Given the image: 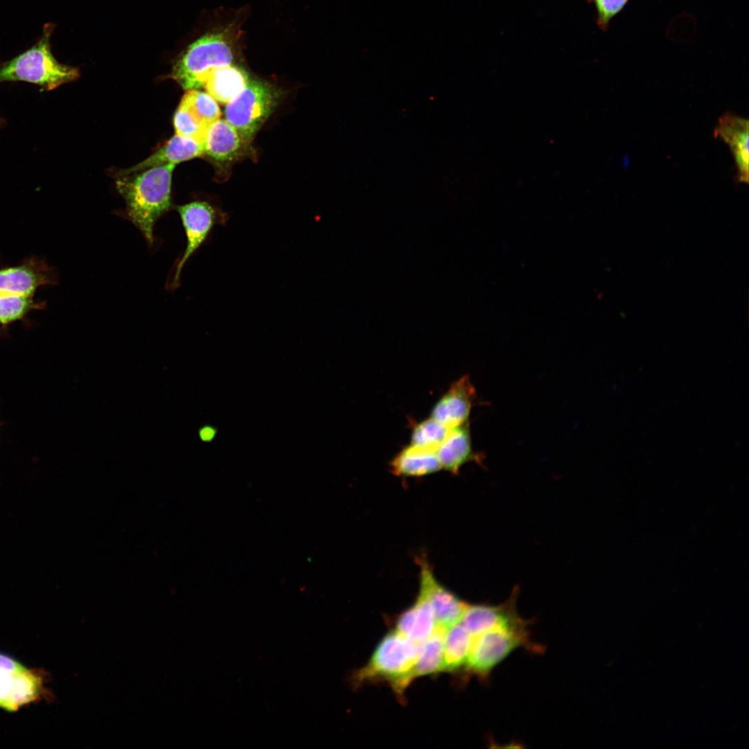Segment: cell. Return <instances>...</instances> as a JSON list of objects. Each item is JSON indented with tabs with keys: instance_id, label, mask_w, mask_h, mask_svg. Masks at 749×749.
<instances>
[{
	"instance_id": "obj_1",
	"label": "cell",
	"mask_w": 749,
	"mask_h": 749,
	"mask_svg": "<svg viewBox=\"0 0 749 749\" xmlns=\"http://www.w3.org/2000/svg\"><path fill=\"white\" fill-rule=\"evenodd\" d=\"M175 164L169 163L117 179V191L126 202L125 216L154 245V226L171 207V180Z\"/></svg>"
},
{
	"instance_id": "obj_2",
	"label": "cell",
	"mask_w": 749,
	"mask_h": 749,
	"mask_svg": "<svg viewBox=\"0 0 749 749\" xmlns=\"http://www.w3.org/2000/svg\"><path fill=\"white\" fill-rule=\"evenodd\" d=\"M53 28V24H46L41 35L31 48L1 64L0 83L24 81L49 91L78 77L76 68L62 64L54 58L50 43Z\"/></svg>"
},
{
	"instance_id": "obj_3",
	"label": "cell",
	"mask_w": 749,
	"mask_h": 749,
	"mask_svg": "<svg viewBox=\"0 0 749 749\" xmlns=\"http://www.w3.org/2000/svg\"><path fill=\"white\" fill-rule=\"evenodd\" d=\"M423 642H414L395 630L388 632L379 642L368 663L356 672L355 682L387 681L397 694L402 695L412 681L411 671Z\"/></svg>"
},
{
	"instance_id": "obj_4",
	"label": "cell",
	"mask_w": 749,
	"mask_h": 749,
	"mask_svg": "<svg viewBox=\"0 0 749 749\" xmlns=\"http://www.w3.org/2000/svg\"><path fill=\"white\" fill-rule=\"evenodd\" d=\"M227 33H210L195 41L173 67L172 78L187 90L198 89L212 69L232 64L234 52Z\"/></svg>"
},
{
	"instance_id": "obj_5",
	"label": "cell",
	"mask_w": 749,
	"mask_h": 749,
	"mask_svg": "<svg viewBox=\"0 0 749 749\" xmlns=\"http://www.w3.org/2000/svg\"><path fill=\"white\" fill-rule=\"evenodd\" d=\"M527 623L518 615L504 623L475 637L466 663L469 671L485 676L513 650L531 646Z\"/></svg>"
},
{
	"instance_id": "obj_6",
	"label": "cell",
	"mask_w": 749,
	"mask_h": 749,
	"mask_svg": "<svg viewBox=\"0 0 749 749\" xmlns=\"http://www.w3.org/2000/svg\"><path fill=\"white\" fill-rule=\"evenodd\" d=\"M279 90L261 80H249L225 109V119L248 141L253 138L277 107Z\"/></svg>"
},
{
	"instance_id": "obj_7",
	"label": "cell",
	"mask_w": 749,
	"mask_h": 749,
	"mask_svg": "<svg viewBox=\"0 0 749 749\" xmlns=\"http://www.w3.org/2000/svg\"><path fill=\"white\" fill-rule=\"evenodd\" d=\"M184 229L187 246L175 265L171 281L172 288L178 286L181 270L187 260L209 238L213 228L225 225L228 215L218 207L205 200H195L177 207Z\"/></svg>"
},
{
	"instance_id": "obj_8",
	"label": "cell",
	"mask_w": 749,
	"mask_h": 749,
	"mask_svg": "<svg viewBox=\"0 0 749 749\" xmlns=\"http://www.w3.org/2000/svg\"><path fill=\"white\" fill-rule=\"evenodd\" d=\"M56 269L43 257L30 256L17 266L0 268V295L34 296L36 291L58 283Z\"/></svg>"
},
{
	"instance_id": "obj_9",
	"label": "cell",
	"mask_w": 749,
	"mask_h": 749,
	"mask_svg": "<svg viewBox=\"0 0 749 749\" xmlns=\"http://www.w3.org/2000/svg\"><path fill=\"white\" fill-rule=\"evenodd\" d=\"M420 592L429 603L437 626L448 628L460 622L467 603L436 578L431 567L420 560Z\"/></svg>"
},
{
	"instance_id": "obj_10",
	"label": "cell",
	"mask_w": 749,
	"mask_h": 749,
	"mask_svg": "<svg viewBox=\"0 0 749 749\" xmlns=\"http://www.w3.org/2000/svg\"><path fill=\"white\" fill-rule=\"evenodd\" d=\"M476 398L475 389L467 375L454 381L433 407L430 417L448 428L468 422Z\"/></svg>"
},
{
	"instance_id": "obj_11",
	"label": "cell",
	"mask_w": 749,
	"mask_h": 749,
	"mask_svg": "<svg viewBox=\"0 0 749 749\" xmlns=\"http://www.w3.org/2000/svg\"><path fill=\"white\" fill-rule=\"evenodd\" d=\"M714 137L722 139L730 147L736 167L738 182H748V121L730 112L718 119Z\"/></svg>"
},
{
	"instance_id": "obj_12",
	"label": "cell",
	"mask_w": 749,
	"mask_h": 749,
	"mask_svg": "<svg viewBox=\"0 0 749 749\" xmlns=\"http://www.w3.org/2000/svg\"><path fill=\"white\" fill-rule=\"evenodd\" d=\"M518 589L515 587L510 598L499 605L467 604L460 623L472 637H475L517 617Z\"/></svg>"
},
{
	"instance_id": "obj_13",
	"label": "cell",
	"mask_w": 749,
	"mask_h": 749,
	"mask_svg": "<svg viewBox=\"0 0 749 749\" xmlns=\"http://www.w3.org/2000/svg\"><path fill=\"white\" fill-rule=\"evenodd\" d=\"M436 454L442 468L454 474H458L467 462L479 463L483 460L481 454L473 451L467 422L451 428Z\"/></svg>"
},
{
	"instance_id": "obj_14",
	"label": "cell",
	"mask_w": 749,
	"mask_h": 749,
	"mask_svg": "<svg viewBox=\"0 0 749 749\" xmlns=\"http://www.w3.org/2000/svg\"><path fill=\"white\" fill-rule=\"evenodd\" d=\"M204 144L196 139L175 134L161 148L137 164L120 172L119 175L141 171L165 164H175L202 155Z\"/></svg>"
},
{
	"instance_id": "obj_15",
	"label": "cell",
	"mask_w": 749,
	"mask_h": 749,
	"mask_svg": "<svg viewBox=\"0 0 749 749\" xmlns=\"http://www.w3.org/2000/svg\"><path fill=\"white\" fill-rule=\"evenodd\" d=\"M226 119L211 124L204 139L205 153L217 161H230L236 157L248 143Z\"/></svg>"
},
{
	"instance_id": "obj_16",
	"label": "cell",
	"mask_w": 749,
	"mask_h": 749,
	"mask_svg": "<svg viewBox=\"0 0 749 749\" xmlns=\"http://www.w3.org/2000/svg\"><path fill=\"white\" fill-rule=\"evenodd\" d=\"M436 626L429 603L419 594L415 603L397 617L395 630L414 642H423Z\"/></svg>"
},
{
	"instance_id": "obj_17",
	"label": "cell",
	"mask_w": 749,
	"mask_h": 749,
	"mask_svg": "<svg viewBox=\"0 0 749 749\" xmlns=\"http://www.w3.org/2000/svg\"><path fill=\"white\" fill-rule=\"evenodd\" d=\"M390 465L395 474L404 477L422 476L442 469L436 451L411 445L401 450Z\"/></svg>"
},
{
	"instance_id": "obj_18",
	"label": "cell",
	"mask_w": 749,
	"mask_h": 749,
	"mask_svg": "<svg viewBox=\"0 0 749 749\" xmlns=\"http://www.w3.org/2000/svg\"><path fill=\"white\" fill-rule=\"evenodd\" d=\"M249 80L242 68L231 64L212 69L203 87L216 101L227 104L245 88Z\"/></svg>"
},
{
	"instance_id": "obj_19",
	"label": "cell",
	"mask_w": 749,
	"mask_h": 749,
	"mask_svg": "<svg viewBox=\"0 0 749 749\" xmlns=\"http://www.w3.org/2000/svg\"><path fill=\"white\" fill-rule=\"evenodd\" d=\"M472 642L473 637L460 622L447 628L442 671H455L466 665Z\"/></svg>"
},
{
	"instance_id": "obj_20",
	"label": "cell",
	"mask_w": 749,
	"mask_h": 749,
	"mask_svg": "<svg viewBox=\"0 0 749 749\" xmlns=\"http://www.w3.org/2000/svg\"><path fill=\"white\" fill-rule=\"evenodd\" d=\"M445 631L446 628L436 626L431 635L423 642L411 671L412 680L417 677L442 671Z\"/></svg>"
},
{
	"instance_id": "obj_21",
	"label": "cell",
	"mask_w": 749,
	"mask_h": 749,
	"mask_svg": "<svg viewBox=\"0 0 749 749\" xmlns=\"http://www.w3.org/2000/svg\"><path fill=\"white\" fill-rule=\"evenodd\" d=\"M42 688L40 676L24 666L14 674L12 687L4 709L10 712L17 710L37 699Z\"/></svg>"
},
{
	"instance_id": "obj_22",
	"label": "cell",
	"mask_w": 749,
	"mask_h": 749,
	"mask_svg": "<svg viewBox=\"0 0 749 749\" xmlns=\"http://www.w3.org/2000/svg\"><path fill=\"white\" fill-rule=\"evenodd\" d=\"M46 307L45 301H36L34 296L0 295V325L7 327L25 319L32 311Z\"/></svg>"
},
{
	"instance_id": "obj_23",
	"label": "cell",
	"mask_w": 749,
	"mask_h": 749,
	"mask_svg": "<svg viewBox=\"0 0 749 749\" xmlns=\"http://www.w3.org/2000/svg\"><path fill=\"white\" fill-rule=\"evenodd\" d=\"M180 103L207 128L218 120L221 114L216 101L208 93L198 89L187 90Z\"/></svg>"
},
{
	"instance_id": "obj_24",
	"label": "cell",
	"mask_w": 749,
	"mask_h": 749,
	"mask_svg": "<svg viewBox=\"0 0 749 749\" xmlns=\"http://www.w3.org/2000/svg\"><path fill=\"white\" fill-rule=\"evenodd\" d=\"M449 430L450 428L429 417L414 427L410 445L436 451Z\"/></svg>"
},
{
	"instance_id": "obj_25",
	"label": "cell",
	"mask_w": 749,
	"mask_h": 749,
	"mask_svg": "<svg viewBox=\"0 0 749 749\" xmlns=\"http://www.w3.org/2000/svg\"><path fill=\"white\" fill-rule=\"evenodd\" d=\"M173 124L177 135L204 141L207 128L202 125L181 103L175 113Z\"/></svg>"
},
{
	"instance_id": "obj_26",
	"label": "cell",
	"mask_w": 749,
	"mask_h": 749,
	"mask_svg": "<svg viewBox=\"0 0 749 749\" xmlns=\"http://www.w3.org/2000/svg\"><path fill=\"white\" fill-rule=\"evenodd\" d=\"M596 11V24L605 31L612 19L621 12L629 0H589Z\"/></svg>"
},
{
	"instance_id": "obj_27",
	"label": "cell",
	"mask_w": 749,
	"mask_h": 749,
	"mask_svg": "<svg viewBox=\"0 0 749 749\" xmlns=\"http://www.w3.org/2000/svg\"><path fill=\"white\" fill-rule=\"evenodd\" d=\"M24 666L12 657L0 653V671L15 672Z\"/></svg>"
},
{
	"instance_id": "obj_28",
	"label": "cell",
	"mask_w": 749,
	"mask_h": 749,
	"mask_svg": "<svg viewBox=\"0 0 749 749\" xmlns=\"http://www.w3.org/2000/svg\"><path fill=\"white\" fill-rule=\"evenodd\" d=\"M201 436L203 439H209L212 438V431L209 429H205L201 432Z\"/></svg>"
}]
</instances>
